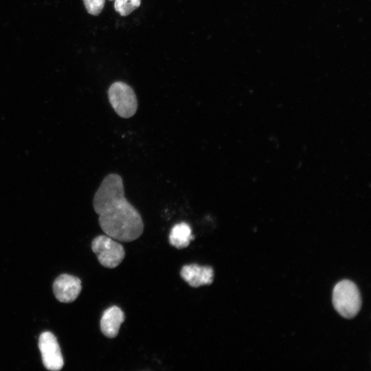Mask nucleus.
<instances>
[{
	"label": "nucleus",
	"mask_w": 371,
	"mask_h": 371,
	"mask_svg": "<svg viewBox=\"0 0 371 371\" xmlns=\"http://www.w3.org/2000/svg\"><path fill=\"white\" fill-rule=\"evenodd\" d=\"M99 224L109 237L131 242L143 233L144 223L138 211L124 196L123 181L115 173L108 175L97 190L93 201Z\"/></svg>",
	"instance_id": "f257e3e1"
},
{
	"label": "nucleus",
	"mask_w": 371,
	"mask_h": 371,
	"mask_svg": "<svg viewBox=\"0 0 371 371\" xmlns=\"http://www.w3.org/2000/svg\"><path fill=\"white\" fill-rule=\"evenodd\" d=\"M333 304L342 317L347 319L355 317L361 306V295L357 285L348 280L337 283L333 291Z\"/></svg>",
	"instance_id": "f03ea898"
},
{
	"label": "nucleus",
	"mask_w": 371,
	"mask_h": 371,
	"mask_svg": "<svg viewBox=\"0 0 371 371\" xmlns=\"http://www.w3.org/2000/svg\"><path fill=\"white\" fill-rule=\"evenodd\" d=\"M109 102L121 117L129 118L137 109V100L133 89L123 82L113 83L108 91Z\"/></svg>",
	"instance_id": "7ed1b4c3"
},
{
	"label": "nucleus",
	"mask_w": 371,
	"mask_h": 371,
	"mask_svg": "<svg viewBox=\"0 0 371 371\" xmlns=\"http://www.w3.org/2000/svg\"><path fill=\"white\" fill-rule=\"evenodd\" d=\"M91 248L100 263L106 268L116 267L124 258L123 246L107 235L96 236L91 243Z\"/></svg>",
	"instance_id": "20e7f679"
},
{
	"label": "nucleus",
	"mask_w": 371,
	"mask_h": 371,
	"mask_svg": "<svg viewBox=\"0 0 371 371\" xmlns=\"http://www.w3.org/2000/svg\"><path fill=\"white\" fill-rule=\"evenodd\" d=\"M38 348L44 366L49 370H60L64 364L58 341L50 332H43L39 337Z\"/></svg>",
	"instance_id": "39448f33"
},
{
	"label": "nucleus",
	"mask_w": 371,
	"mask_h": 371,
	"mask_svg": "<svg viewBox=\"0 0 371 371\" xmlns=\"http://www.w3.org/2000/svg\"><path fill=\"white\" fill-rule=\"evenodd\" d=\"M81 281L74 276L62 274L54 282L53 291L56 298L61 302H74L81 291Z\"/></svg>",
	"instance_id": "423d86ee"
},
{
	"label": "nucleus",
	"mask_w": 371,
	"mask_h": 371,
	"mask_svg": "<svg viewBox=\"0 0 371 371\" xmlns=\"http://www.w3.org/2000/svg\"><path fill=\"white\" fill-rule=\"evenodd\" d=\"M214 270L210 266H200L196 264L184 265L180 276L192 287L210 285L214 280Z\"/></svg>",
	"instance_id": "0eeeda50"
},
{
	"label": "nucleus",
	"mask_w": 371,
	"mask_h": 371,
	"mask_svg": "<svg viewBox=\"0 0 371 371\" xmlns=\"http://www.w3.org/2000/svg\"><path fill=\"white\" fill-rule=\"evenodd\" d=\"M124 319V313L120 307L112 306L108 308L104 311L100 319L101 332L109 338L115 337Z\"/></svg>",
	"instance_id": "6e6552de"
},
{
	"label": "nucleus",
	"mask_w": 371,
	"mask_h": 371,
	"mask_svg": "<svg viewBox=\"0 0 371 371\" xmlns=\"http://www.w3.org/2000/svg\"><path fill=\"white\" fill-rule=\"evenodd\" d=\"M194 238L190 226L182 222L172 227L169 234V243L172 246L181 249L187 247Z\"/></svg>",
	"instance_id": "1a4fd4ad"
},
{
	"label": "nucleus",
	"mask_w": 371,
	"mask_h": 371,
	"mask_svg": "<svg viewBox=\"0 0 371 371\" xmlns=\"http://www.w3.org/2000/svg\"><path fill=\"white\" fill-rule=\"evenodd\" d=\"M141 4V0H115V10L121 16H125L131 14Z\"/></svg>",
	"instance_id": "9d476101"
},
{
	"label": "nucleus",
	"mask_w": 371,
	"mask_h": 371,
	"mask_svg": "<svg viewBox=\"0 0 371 371\" xmlns=\"http://www.w3.org/2000/svg\"><path fill=\"white\" fill-rule=\"evenodd\" d=\"M87 12L92 15H98L103 9L105 0H83Z\"/></svg>",
	"instance_id": "9b49d317"
}]
</instances>
